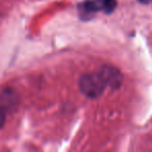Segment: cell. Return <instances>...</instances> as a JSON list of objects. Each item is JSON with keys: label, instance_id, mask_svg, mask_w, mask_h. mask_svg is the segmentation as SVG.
<instances>
[{"label": "cell", "instance_id": "5b68a950", "mask_svg": "<svg viewBox=\"0 0 152 152\" xmlns=\"http://www.w3.org/2000/svg\"><path fill=\"white\" fill-rule=\"evenodd\" d=\"M141 3H145V4H147V3H150L152 2V0H139Z\"/></svg>", "mask_w": 152, "mask_h": 152}, {"label": "cell", "instance_id": "3957f363", "mask_svg": "<svg viewBox=\"0 0 152 152\" xmlns=\"http://www.w3.org/2000/svg\"><path fill=\"white\" fill-rule=\"evenodd\" d=\"M0 100H1V106L7 110V108L13 107L16 104V94L14 91L7 89L1 93L0 95Z\"/></svg>", "mask_w": 152, "mask_h": 152}, {"label": "cell", "instance_id": "6da1fadb", "mask_svg": "<svg viewBox=\"0 0 152 152\" xmlns=\"http://www.w3.org/2000/svg\"><path fill=\"white\" fill-rule=\"evenodd\" d=\"M106 87L107 86L99 72L86 74L79 80V89L81 93L89 98L99 97Z\"/></svg>", "mask_w": 152, "mask_h": 152}, {"label": "cell", "instance_id": "7a4b0ae2", "mask_svg": "<svg viewBox=\"0 0 152 152\" xmlns=\"http://www.w3.org/2000/svg\"><path fill=\"white\" fill-rule=\"evenodd\" d=\"M99 73L103 77L107 87H112L116 89V88L120 87L122 83L123 76L117 68L112 67V66H104L100 69Z\"/></svg>", "mask_w": 152, "mask_h": 152}, {"label": "cell", "instance_id": "277c9868", "mask_svg": "<svg viewBox=\"0 0 152 152\" xmlns=\"http://www.w3.org/2000/svg\"><path fill=\"white\" fill-rule=\"evenodd\" d=\"M5 120H7V110L0 105V128L4 125Z\"/></svg>", "mask_w": 152, "mask_h": 152}]
</instances>
